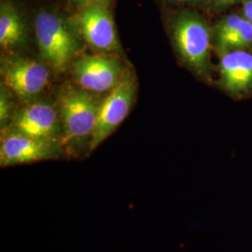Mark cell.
Instances as JSON below:
<instances>
[{
  "label": "cell",
  "mask_w": 252,
  "mask_h": 252,
  "mask_svg": "<svg viewBox=\"0 0 252 252\" xmlns=\"http://www.w3.org/2000/svg\"><path fill=\"white\" fill-rule=\"evenodd\" d=\"M62 124L61 145L68 155L80 156L90 150L100 103L92 93L81 87L65 86L59 94Z\"/></svg>",
  "instance_id": "cell-1"
},
{
  "label": "cell",
  "mask_w": 252,
  "mask_h": 252,
  "mask_svg": "<svg viewBox=\"0 0 252 252\" xmlns=\"http://www.w3.org/2000/svg\"><path fill=\"white\" fill-rule=\"evenodd\" d=\"M170 36L181 63L200 79L209 81L213 33L204 18L195 12H180L172 21Z\"/></svg>",
  "instance_id": "cell-2"
},
{
  "label": "cell",
  "mask_w": 252,
  "mask_h": 252,
  "mask_svg": "<svg viewBox=\"0 0 252 252\" xmlns=\"http://www.w3.org/2000/svg\"><path fill=\"white\" fill-rule=\"evenodd\" d=\"M36 43L41 58L57 72H63L80 49L71 30L56 14L41 11L35 20Z\"/></svg>",
  "instance_id": "cell-3"
},
{
  "label": "cell",
  "mask_w": 252,
  "mask_h": 252,
  "mask_svg": "<svg viewBox=\"0 0 252 252\" xmlns=\"http://www.w3.org/2000/svg\"><path fill=\"white\" fill-rule=\"evenodd\" d=\"M136 82L133 74L126 71L117 86L100 103L89 153H92L126 120L135 101Z\"/></svg>",
  "instance_id": "cell-4"
},
{
  "label": "cell",
  "mask_w": 252,
  "mask_h": 252,
  "mask_svg": "<svg viewBox=\"0 0 252 252\" xmlns=\"http://www.w3.org/2000/svg\"><path fill=\"white\" fill-rule=\"evenodd\" d=\"M2 82L23 99H33L48 87L50 71L44 64L24 57L5 58L1 63Z\"/></svg>",
  "instance_id": "cell-5"
},
{
  "label": "cell",
  "mask_w": 252,
  "mask_h": 252,
  "mask_svg": "<svg viewBox=\"0 0 252 252\" xmlns=\"http://www.w3.org/2000/svg\"><path fill=\"white\" fill-rule=\"evenodd\" d=\"M126 71L123 63L106 55H84L72 62L76 83L90 93H105L114 89Z\"/></svg>",
  "instance_id": "cell-6"
},
{
  "label": "cell",
  "mask_w": 252,
  "mask_h": 252,
  "mask_svg": "<svg viewBox=\"0 0 252 252\" xmlns=\"http://www.w3.org/2000/svg\"><path fill=\"white\" fill-rule=\"evenodd\" d=\"M62 151L58 141L9 131L1 139L0 163L3 167L52 160L58 158Z\"/></svg>",
  "instance_id": "cell-7"
},
{
  "label": "cell",
  "mask_w": 252,
  "mask_h": 252,
  "mask_svg": "<svg viewBox=\"0 0 252 252\" xmlns=\"http://www.w3.org/2000/svg\"><path fill=\"white\" fill-rule=\"evenodd\" d=\"M78 25L83 39L102 54H116L121 50L117 31L108 5L92 4L81 8Z\"/></svg>",
  "instance_id": "cell-8"
},
{
  "label": "cell",
  "mask_w": 252,
  "mask_h": 252,
  "mask_svg": "<svg viewBox=\"0 0 252 252\" xmlns=\"http://www.w3.org/2000/svg\"><path fill=\"white\" fill-rule=\"evenodd\" d=\"M9 131L61 143L60 114L47 103H32L21 108L12 119Z\"/></svg>",
  "instance_id": "cell-9"
},
{
  "label": "cell",
  "mask_w": 252,
  "mask_h": 252,
  "mask_svg": "<svg viewBox=\"0 0 252 252\" xmlns=\"http://www.w3.org/2000/svg\"><path fill=\"white\" fill-rule=\"evenodd\" d=\"M219 81L221 90L234 98H242L252 93V53L242 50L218 53Z\"/></svg>",
  "instance_id": "cell-10"
},
{
  "label": "cell",
  "mask_w": 252,
  "mask_h": 252,
  "mask_svg": "<svg viewBox=\"0 0 252 252\" xmlns=\"http://www.w3.org/2000/svg\"><path fill=\"white\" fill-rule=\"evenodd\" d=\"M212 33L217 53L233 50L252 53V23L241 15H226L217 23Z\"/></svg>",
  "instance_id": "cell-11"
},
{
  "label": "cell",
  "mask_w": 252,
  "mask_h": 252,
  "mask_svg": "<svg viewBox=\"0 0 252 252\" xmlns=\"http://www.w3.org/2000/svg\"><path fill=\"white\" fill-rule=\"evenodd\" d=\"M26 28L18 9L9 2H2L0 8V45L12 49L25 41Z\"/></svg>",
  "instance_id": "cell-12"
},
{
  "label": "cell",
  "mask_w": 252,
  "mask_h": 252,
  "mask_svg": "<svg viewBox=\"0 0 252 252\" xmlns=\"http://www.w3.org/2000/svg\"><path fill=\"white\" fill-rule=\"evenodd\" d=\"M10 110L11 104L8 89L4 85H2L0 91V123L2 127L8 124L10 117Z\"/></svg>",
  "instance_id": "cell-13"
},
{
  "label": "cell",
  "mask_w": 252,
  "mask_h": 252,
  "mask_svg": "<svg viewBox=\"0 0 252 252\" xmlns=\"http://www.w3.org/2000/svg\"><path fill=\"white\" fill-rule=\"evenodd\" d=\"M242 1L243 0H208V6L213 12H220Z\"/></svg>",
  "instance_id": "cell-14"
},
{
  "label": "cell",
  "mask_w": 252,
  "mask_h": 252,
  "mask_svg": "<svg viewBox=\"0 0 252 252\" xmlns=\"http://www.w3.org/2000/svg\"><path fill=\"white\" fill-rule=\"evenodd\" d=\"M243 9H242V16L252 25V0H243Z\"/></svg>",
  "instance_id": "cell-15"
},
{
  "label": "cell",
  "mask_w": 252,
  "mask_h": 252,
  "mask_svg": "<svg viewBox=\"0 0 252 252\" xmlns=\"http://www.w3.org/2000/svg\"><path fill=\"white\" fill-rule=\"evenodd\" d=\"M74 3L80 7V8H84L86 6H89L92 4H104V5H108V3L111 0H73Z\"/></svg>",
  "instance_id": "cell-16"
},
{
  "label": "cell",
  "mask_w": 252,
  "mask_h": 252,
  "mask_svg": "<svg viewBox=\"0 0 252 252\" xmlns=\"http://www.w3.org/2000/svg\"><path fill=\"white\" fill-rule=\"evenodd\" d=\"M171 2L175 3H180V4H189V5H193V4H198L202 2L203 0H169Z\"/></svg>",
  "instance_id": "cell-17"
}]
</instances>
